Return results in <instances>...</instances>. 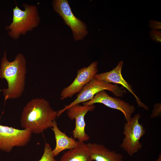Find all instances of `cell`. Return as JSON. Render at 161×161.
Listing matches in <instances>:
<instances>
[{
    "mask_svg": "<svg viewBox=\"0 0 161 161\" xmlns=\"http://www.w3.org/2000/svg\"><path fill=\"white\" fill-rule=\"evenodd\" d=\"M155 161H161V154H159L158 157Z\"/></svg>",
    "mask_w": 161,
    "mask_h": 161,
    "instance_id": "19",
    "label": "cell"
},
{
    "mask_svg": "<svg viewBox=\"0 0 161 161\" xmlns=\"http://www.w3.org/2000/svg\"><path fill=\"white\" fill-rule=\"evenodd\" d=\"M148 25L151 30H159L161 28V23L153 20L149 21Z\"/></svg>",
    "mask_w": 161,
    "mask_h": 161,
    "instance_id": "18",
    "label": "cell"
},
{
    "mask_svg": "<svg viewBox=\"0 0 161 161\" xmlns=\"http://www.w3.org/2000/svg\"><path fill=\"white\" fill-rule=\"evenodd\" d=\"M97 64V61H94L88 67L78 70L77 76L73 82L61 91V99L62 100L71 98L75 94L79 93L98 72Z\"/></svg>",
    "mask_w": 161,
    "mask_h": 161,
    "instance_id": "8",
    "label": "cell"
},
{
    "mask_svg": "<svg viewBox=\"0 0 161 161\" xmlns=\"http://www.w3.org/2000/svg\"><path fill=\"white\" fill-rule=\"evenodd\" d=\"M141 116L138 113L124 124L123 134L124 136L121 147L131 156L143 148L140 140L145 134L146 129L139 122Z\"/></svg>",
    "mask_w": 161,
    "mask_h": 161,
    "instance_id": "5",
    "label": "cell"
},
{
    "mask_svg": "<svg viewBox=\"0 0 161 161\" xmlns=\"http://www.w3.org/2000/svg\"><path fill=\"white\" fill-rule=\"evenodd\" d=\"M58 111L43 98H36L28 102L24 108L20 118L21 126L32 133L39 134L51 127L57 117Z\"/></svg>",
    "mask_w": 161,
    "mask_h": 161,
    "instance_id": "1",
    "label": "cell"
},
{
    "mask_svg": "<svg viewBox=\"0 0 161 161\" xmlns=\"http://www.w3.org/2000/svg\"><path fill=\"white\" fill-rule=\"evenodd\" d=\"M51 127L56 141V145L53 150L54 157L58 156L64 150L74 148L78 145L79 141H77L74 139L68 137L59 129L55 120L53 121Z\"/></svg>",
    "mask_w": 161,
    "mask_h": 161,
    "instance_id": "13",
    "label": "cell"
},
{
    "mask_svg": "<svg viewBox=\"0 0 161 161\" xmlns=\"http://www.w3.org/2000/svg\"><path fill=\"white\" fill-rule=\"evenodd\" d=\"M0 118H1V117H0Z\"/></svg>",
    "mask_w": 161,
    "mask_h": 161,
    "instance_id": "20",
    "label": "cell"
},
{
    "mask_svg": "<svg viewBox=\"0 0 161 161\" xmlns=\"http://www.w3.org/2000/svg\"><path fill=\"white\" fill-rule=\"evenodd\" d=\"M53 150L50 145L47 143L45 144L43 154L38 161H58L54 158Z\"/></svg>",
    "mask_w": 161,
    "mask_h": 161,
    "instance_id": "15",
    "label": "cell"
},
{
    "mask_svg": "<svg viewBox=\"0 0 161 161\" xmlns=\"http://www.w3.org/2000/svg\"><path fill=\"white\" fill-rule=\"evenodd\" d=\"M26 73V60L24 55L18 54L13 61H10L5 50L0 68V78L5 79L8 83V88L2 90L5 103L7 100L21 96L24 90Z\"/></svg>",
    "mask_w": 161,
    "mask_h": 161,
    "instance_id": "2",
    "label": "cell"
},
{
    "mask_svg": "<svg viewBox=\"0 0 161 161\" xmlns=\"http://www.w3.org/2000/svg\"><path fill=\"white\" fill-rule=\"evenodd\" d=\"M32 134L27 130L0 125V150L9 153L15 147L26 145L31 139Z\"/></svg>",
    "mask_w": 161,
    "mask_h": 161,
    "instance_id": "7",
    "label": "cell"
},
{
    "mask_svg": "<svg viewBox=\"0 0 161 161\" xmlns=\"http://www.w3.org/2000/svg\"><path fill=\"white\" fill-rule=\"evenodd\" d=\"M150 35L152 40L157 43L161 42V32L159 30H151L149 32Z\"/></svg>",
    "mask_w": 161,
    "mask_h": 161,
    "instance_id": "16",
    "label": "cell"
},
{
    "mask_svg": "<svg viewBox=\"0 0 161 161\" xmlns=\"http://www.w3.org/2000/svg\"><path fill=\"white\" fill-rule=\"evenodd\" d=\"M105 90L113 93L117 97H122L127 91L115 84L100 80L94 78L86 84L77 96V98L68 105H66L62 109L58 111L57 117H59L63 113L72 106L80 103H83L92 99L99 92Z\"/></svg>",
    "mask_w": 161,
    "mask_h": 161,
    "instance_id": "4",
    "label": "cell"
},
{
    "mask_svg": "<svg viewBox=\"0 0 161 161\" xmlns=\"http://www.w3.org/2000/svg\"><path fill=\"white\" fill-rule=\"evenodd\" d=\"M52 5L54 11L62 18L72 31L75 41L83 40L88 33L85 23L76 17L72 13L67 0H54Z\"/></svg>",
    "mask_w": 161,
    "mask_h": 161,
    "instance_id": "6",
    "label": "cell"
},
{
    "mask_svg": "<svg viewBox=\"0 0 161 161\" xmlns=\"http://www.w3.org/2000/svg\"><path fill=\"white\" fill-rule=\"evenodd\" d=\"M95 107L94 104L82 106L77 104L66 110L69 118L71 120H75V125L72 131L73 135L74 138L78 139L79 141L84 142L90 139L89 136L85 132L86 124L84 117L88 112L93 111Z\"/></svg>",
    "mask_w": 161,
    "mask_h": 161,
    "instance_id": "9",
    "label": "cell"
},
{
    "mask_svg": "<svg viewBox=\"0 0 161 161\" xmlns=\"http://www.w3.org/2000/svg\"><path fill=\"white\" fill-rule=\"evenodd\" d=\"M102 103L111 108L119 110L123 114L126 121L132 117L135 109L134 105L117 98L109 95L104 90L97 93L91 100L83 103V105L89 106L95 103Z\"/></svg>",
    "mask_w": 161,
    "mask_h": 161,
    "instance_id": "10",
    "label": "cell"
},
{
    "mask_svg": "<svg viewBox=\"0 0 161 161\" xmlns=\"http://www.w3.org/2000/svg\"><path fill=\"white\" fill-rule=\"evenodd\" d=\"M22 10L17 5L13 9L12 22L5 27L9 36L14 40L18 39L29 32L33 30L39 25L41 18L37 7L24 3Z\"/></svg>",
    "mask_w": 161,
    "mask_h": 161,
    "instance_id": "3",
    "label": "cell"
},
{
    "mask_svg": "<svg viewBox=\"0 0 161 161\" xmlns=\"http://www.w3.org/2000/svg\"><path fill=\"white\" fill-rule=\"evenodd\" d=\"M79 142L77 147L65 152L59 161H92L88 144Z\"/></svg>",
    "mask_w": 161,
    "mask_h": 161,
    "instance_id": "14",
    "label": "cell"
},
{
    "mask_svg": "<svg viewBox=\"0 0 161 161\" xmlns=\"http://www.w3.org/2000/svg\"><path fill=\"white\" fill-rule=\"evenodd\" d=\"M161 103H157L154 104L153 109L152 112L151 117L156 118L161 116Z\"/></svg>",
    "mask_w": 161,
    "mask_h": 161,
    "instance_id": "17",
    "label": "cell"
},
{
    "mask_svg": "<svg viewBox=\"0 0 161 161\" xmlns=\"http://www.w3.org/2000/svg\"><path fill=\"white\" fill-rule=\"evenodd\" d=\"M88 145L92 161H124L122 154L111 151L102 144L89 143Z\"/></svg>",
    "mask_w": 161,
    "mask_h": 161,
    "instance_id": "12",
    "label": "cell"
},
{
    "mask_svg": "<svg viewBox=\"0 0 161 161\" xmlns=\"http://www.w3.org/2000/svg\"><path fill=\"white\" fill-rule=\"evenodd\" d=\"M123 64V61H121L118 63L116 66L112 70L100 74L97 73L95 75L94 78L100 80L110 83H116L122 85L134 96L139 106L142 107L146 110H148V107L142 103L140 99L134 93L131 86L123 78L121 71Z\"/></svg>",
    "mask_w": 161,
    "mask_h": 161,
    "instance_id": "11",
    "label": "cell"
}]
</instances>
